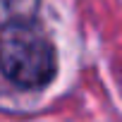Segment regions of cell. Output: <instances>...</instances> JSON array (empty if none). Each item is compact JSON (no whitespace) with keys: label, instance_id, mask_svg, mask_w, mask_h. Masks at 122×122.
<instances>
[{"label":"cell","instance_id":"obj_1","mask_svg":"<svg viewBox=\"0 0 122 122\" xmlns=\"http://www.w3.org/2000/svg\"><path fill=\"white\" fill-rule=\"evenodd\" d=\"M0 72L19 89H41L57 72V55L48 34L34 22L0 26Z\"/></svg>","mask_w":122,"mask_h":122},{"label":"cell","instance_id":"obj_2","mask_svg":"<svg viewBox=\"0 0 122 122\" xmlns=\"http://www.w3.org/2000/svg\"><path fill=\"white\" fill-rule=\"evenodd\" d=\"M34 10H36V0H0V19H3V24L31 19Z\"/></svg>","mask_w":122,"mask_h":122}]
</instances>
